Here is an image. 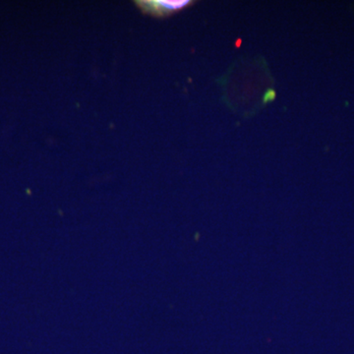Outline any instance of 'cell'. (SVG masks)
I'll use <instances>...</instances> for the list:
<instances>
[{
	"mask_svg": "<svg viewBox=\"0 0 354 354\" xmlns=\"http://www.w3.org/2000/svg\"><path fill=\"white\" fill-rule=\"evenodd\" d=\"M194 1L191 0H136L135 6L144 14L153 17H167L172 14L179 12L188 6H192Z\"/></svg>",
	"mask_w": 354,
	"mask_h": 354,
	"instance_id": "1",
	"label": "cell"
}]
</instances>
